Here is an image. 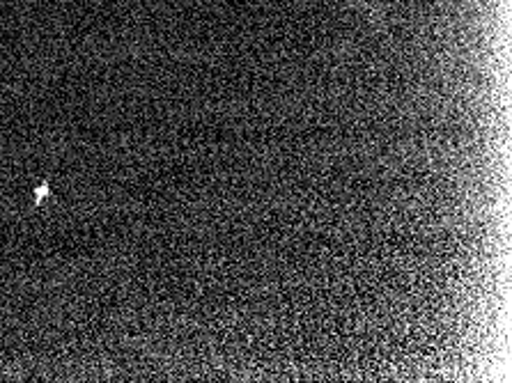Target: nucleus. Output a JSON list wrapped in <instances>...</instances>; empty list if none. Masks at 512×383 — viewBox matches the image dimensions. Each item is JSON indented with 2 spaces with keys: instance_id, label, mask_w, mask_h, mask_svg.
<instances>
[{
  "instance_id": "obj_1",
  "label": "nucleus",
  "mask_w": 512,
  "mask_h": 383,
  "mask_svg": "<svg viewBox=\"0 0 512 383\" xmlns=\"http://www.w3.org/2000/svg\"><path fill=\"white\" fill-rule=\"evenodd\" d=\"M46 193H49V186H46V184H42V189H37V191H35V195H37V200H44V198H46Z\"/></svg>"
}]
</instances>
